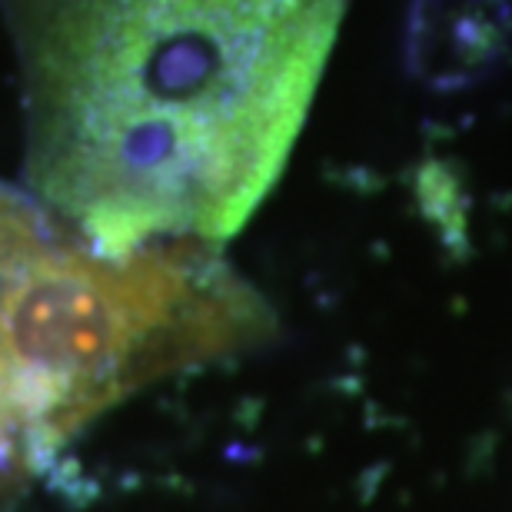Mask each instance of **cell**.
I'll use <instances>...</instances> for the list:
<instances>
[{
    "mask_svg": "<svg viewBox=\"0 0 512 512\" xmlns=\"http://www.w3.org/2000/svg\"><path fill=\"white\" fill-rule=\"evenodd\" d=\"M350 0H0L37 203L127 256L217 247L290 150Z\"/></svg>",
    "mask_w": 512,
    "mask_h": 512,
    "instance_id": "obj_1",
    "label": "cell"
},
{
    "mask_svg": "<svg viewBox=\"0 0 512 512\" xmlns=\"http://www.w3.org/2000/svg\"><path fill=\"white\" fill-rule=\"evenodd\" d=\"M403 50L433 90L483 84L512 57V0H413Z\"/></svg>",
    "mask_w": 512,
    "mask_h": 512,
    "instance_id": "obj_2",
    "label": "cell"
},
{
    "mask_svg": "<svg viewBox=\"0 0 512 512\" xmlns=\"http://www.w3.org/2000/svg\"><path fill=\"white\" fill-rule=\"evenodd\" d=\"M7 436H14V429H10V423H7V413H4V406H0V443H4Z\"/></svg>",
    "mask_w": 512,
    "mask_h": 512,
    "instance_id": "obj_3",
    "label": "cell"
}]
</instances>
